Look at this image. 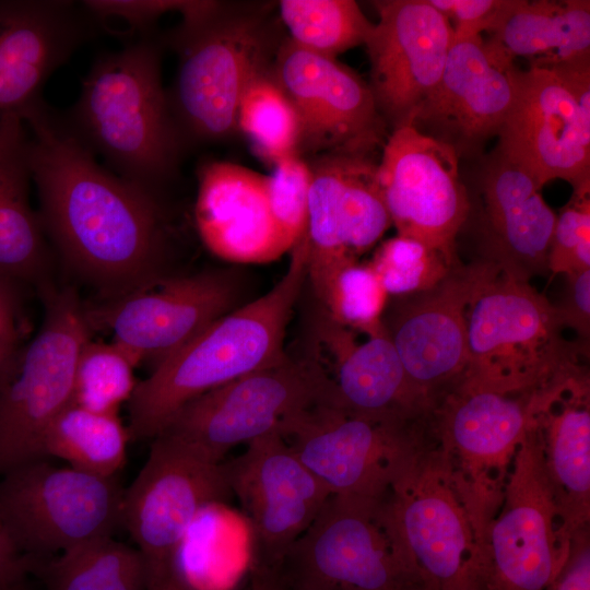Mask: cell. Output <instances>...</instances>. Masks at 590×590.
I'll list each match as a JSON object with an SVG mask.
<instances>
[{
	"mask_svg": "<svg viewBox=\"0 0 590 590\" xmlns=\"http://www.w3.org/2000/svg\"><path fill=\"white\" fill-rule=\"evenodd\" d=\"M27 161L45 235L68 267L116 298L166 278L163 200L102 166L46 104L23 118Z\"/></svg>",
	"mask_w": 590,
	"mask_h": 590,
	"instance_id": "6da1fadb",
	"label": "cell"
},
{
	"mask_svg": "<svg viewBox=\"0 0 590 590\" xmlns=\"http://www.w3.org/2000/svg\"><path fill=\"white\" fill-rule=\"evenodd\" d=\"M161 51L162 40L152 34L102 52L62 117L108 170L162 200L187 146L162 84Z\"/></svg>",
	"mask_w": 590,
	"mask_h": 590,
	"instance_id": "7a4b0ae2",
	"label": "cell"
},
{
	"mask_svg": "<svg viewBox=\"0 0 590 590\" xmlns=\"http://www.w3.org/2000/svg\"><path fill=\"white\" fill-rule=\"evenodd\" d=\"M282 279L264 295L211 322L138 381L128 402L131 440L153 439L188 402L283 362L286 327L307 280L300 237Z\"/></svg>",
	"mask_w": 590,
	"mask_h": 590,
	"instance_id": "3957f363",
	"label": "cell"
},
{
	"mask_svg": "<svg viewBox=\"0 0 590 590\" xmlns=\"http://www.w3.org/2000/svg\"><path fill=\"white\" fill-rule=\"evenodd\" d=\"M272 3L203 0L165 39L178 56L173 117L186 146L225 141L237 132L244 92L271 69L286 37Z\"/></svg>",
	"mask_w": 590,
	"mask_h": 590,
	"instance_id": "277c9868",
	"label": "cell"
},
{
	"mask_svg": "<svg viewBox=\"0 0 590 590\" xmlns=\"http://www.w3.org/2000/svg\"><path fill=\"white\" fill-rule=\"evenodd\" d=\"M465 309L468 365L460 381L504 392L547 388L586 373L578 342L562 337L553 304L530 281L482 259Z\"/></svg>",
	"mask_w": 590,
	"mask_h": 590,
	"instance_id": "5b68a950",
	"label": "cell"
},
{
	"mask_svg": "<svg viewBox=\"0 0 590 590\" xmlns=\"http://www.w3.org/2000/svg\"><path fill=\"white\" fill-rule=\"evenodd\" d=\"M569 380L527 392L459 381L432 409L436 447L445 458L480 547L496 515L515 457L536 414Z\"/></svg>",
	"mask_w": 590,
	"mask_h": 590,
	"instance_id": "8992f818",
	"label": "cell"
},
{
	"mask_svg": "<svg viewBox=\"0 0 590 590\" xmlns=\"http://www.w3.org/2000/svg\"><path fill=\"white\" fill-rule=\"evenodd\" d=\"M38 332L0 365V475L45 459L43 441L72 403L79 353L91 338L85 305L72 288L40 287Z\"/></svg>",
	"mask_w": 590,
	"mask_h": 590,
	"instance_id": "52a82bcc",
	"label": "cell"
},
{
	"mask_svg": "<svg viewBox=\"0 0 590 590\" xmlns=\"http://www.w3.org/2000/svg\"><path fill=\"white\" fill-rule=\"evenodd\" d=\"M282 437L331 495L381 499L435 445L432 411L370 415L328 400L300 414Z\"/></svg>",
	"mask_w": 590,
	"mask_h": 590,
	"instance_id": "ba28073f",
	"label": "cell"
},
{
	"mask_svg": "<svg viewBox=\"0 0 590 590\" xmlns=\"http://www.w3.org/2000/svg\"><path fill=\"white\" fill-rule=\"evenodd\" d=\"M286 590H422L381 499L330 495L273 570Z\"/></svg>",
	"mask_w": 590,
	"mask_h": 590,
	"instance_id": "9c48e42d",
	"label": "cell"
},
{
	"mask_svg": "<svg viewBox=\"0 0 590 590\" xmlns=\"http://www.w3.org/2000/svg\"><path fill=\"white\" fill-rule=\"evenodd\" d=\"M328 400H337L334 387L312 349L308 355H287L276 365L199 396L160 433L176 436L222 462L241 442L271 433L282 436L300 414Z\"/></svg>",
	"mask_w": 590,
	"mask_h": 590,
	"instance_id": "30bf717a",
	"label": "cell"
},
{
	"mask_svg": "<svg viewBox=\"0 0 590 590\" xmlns=\"http://www.w3.org/2000/svg\"><path fill=\"white\" fill-rule=\"evenodd\" d=\"M123 492L116 476L39 459L0 475V520L17 551L36 560L113 536Z\"/></svg>",
	"mask_w": 590,
	"mask_h": 590,
	"instance_id": "8fae6325",
	"label": "cell"
},
{
	"mask_svg": "<svg viewBox=\"0 0 590 590\" xmlns=\"http://www.w3.org/2000/svg\"><path fill=\"white\" fill-rule=\"evenodd\" d=\"M231 495L224 461L164 432L152 439L122 499V524L148 564L150 581L178 570L179 550L198 515Z\"/></svg>",
	"mask_w": 590,
	"mask_h": 590,
	"instance_id": "7c38bea8",
	"label": "cell"
},
{
	"mask_svg": "<svg viewBox=\"0 0 590 590\" xmlns=\"http://www.w3.org/2000/svg\"><path fill=\"white\" fill-rule=\"evenodd\" d=\"M381 505L428 589L480 588L475 532L436 442L394 482Z\"/></svg>",
	"mask_w": 590,
	"mask_h": 590,
	"instance_id": "4fadbf2b",
	"label": "cell"
},
{
	"mask_svg": "<svg viewBox=\"0 0 590 590\" xmlns=\"http://www.w3.org/2000/svg\"><path fill=\"white\" fill-rule=\"evenodd\" d=\"M568 553L558 535L534 420L480 545L477 583L482 590H548Z\"/></svg>",
	"mask_w": 590,
	"mask_h": 590,
	"instance_id": "5bb4252c",
	"label": "cell"
},
{
	"mask_svg": "<svg viewBox=\"0 0 590 590\" xmlns=\"http://www.w3.org/2000/svg\"><path fill=\"white\" fill-rule=\"evenodd\" d=\"M271 72L298 117L297 156L381 151L389 128L368 82L353 69L297 46L286 35Z\"/></svg>",
	"mask_w": 590,
	"mask_h": 590,
	"instance_id": "9a60e30c",
	"label": "cell"
},
{
	"mask_svg": "<svg viewBox=\"0 0 590 590\" xmlns=\"http://www.w3.org/2000/svg\"><path fill=\"white\" fill-rule=\"evenodd\" d=\"M457 154L413 126L392 130L378 161L381 196L397 235L459 264L456 240L471 214Z\"/></svg>",
	"mask_w": 590,
	"mask_h": 590,
	"instance_id": "2e32d148",
	"label": "cell"
},
{
	"mask_svg": "<svg viewBox=\"0 0 590 590\" xmlns=\"http://www.w3.org/2000/svg\"><path fill=\"white\" fill-rule=\"evenodd\" d=\"M238 275L209 270L166 276L129 294L85 306L91 330H107L114 342L153 368L211 322L236 309Z\"/></svg>",
	"mask_w": 590,
	"mask_h": 590,
	"instance_id": "e0dca14e",
	"label": "cell"
},
{
	"mask_svg": "<svg viewBox=\"0 0 590 590\" xmlns=\"http://www.w3.org/2000/svg\"><path fill=\"white\" fill-rule=\"evenodd\" d=\"M311 182L302 238L317 296L342 266L380 241L392 225L378 181V154L327 153L306 158Z\"/></svg>",
	"mask_w": 590,
	"mask_h": 590,
	"instance_id": "ac0fdd59",
	"label": "cell"
},
{
	"mask_svg": "<svg viewBox=\"0 0 590 590\" xmlns=\"http://www.w3.org/2000/svg\"><path fill=\"white\" fill-rule=\"evenodd\" d=\"M520 74L515 60L482 35L452 39L440 80L412 126L459 160H480L514 106Z\"/></svg>",
	"mask_w": 590,
	"mask_h": 590,
	"instance_id": "d6986e66",
	"label": "cell"
},
{
	"mask_svg": "<svg viewBox=\"0 0 590 590\" xmlns=\"http://www.w3.org/2000/svg\"><path fill=\"white\" fill-rule=\"evenodd\" d=\"M378 22L365 43L368 85L389 131L412 126L437 86L452 27L428 0H377Z\"/></svg>",
	"mask_w": 590,
	"mask_h": 590,
	"instance_id": "ffe728a7",
	"label": "cell"
},
{
	"mask_svg": "<svg viewBox=\"0 0 590 590\" xmlns=\"http://www.w3.org/2000/svg\"><path fill=\"white\" fill-rule=\"evenodd\" d=\"M224 467L252 529L255 566L274 570L331 494L279 433L249 441Z\"/></svg>",
	"mask_w": 590,
	"mask_h": 590,
	"instance_id": "44dd1931",
	"label": "cell"
},
{
	"mask_svg": "<svg viewBox=\"0 0 590 590\" xmlns=\"http://www.w3.org/2000/svg\"><path fill=\"white\" fill-rule=\"evenodd\" d=\"M472 282V264H459L432 290L392 297L382 317L410 384L433 406L468 365L465 309Z\"/></svg>",
	"mask_w": 590,
	"mask_h": 590,
	"instance_id": "7402d4cb",
	"label": "cell"
},
{
	"mask_svg": "<svg viewBox=\"0 0 590 590\" xmlns=\"http://www.w3.org/2000/svg\"><path fill=\"white\" fill-rule=\"evenodd\" d=\"M99 30L81 1L0 0V120L45 103L47 80Z\"/></svg>",
	"mask_w": 590,
	"mask_h": 590,
	"instance_id": "603a6c76",
	"label": "cell"
},
{
	"mask_svg": "<svg viewBox=\"0 0 590 590\" xmlns=\"http://www.w3.org/2000/svg\"><path fill=\"white\" fill-rule=\"evenodd\" d=\"M497 148L543 188L562 179L573 189L590 184V127L555 72L521 70L519 90Z\"/></svg>",
	"mask_w": 590,
	"mask_h": 590,
	"instance_id": "cb8c5ba5",
	"label": "cell"
},
{
	"mask_svg": "<svg viewBox=\"0 0 590 590\" xmlns=\"http://www.w3.org/2000/svg\"><path fill=\"white\" fill-rule=\"evenodd\" d=\"M194 222L214 256L235 263H267L291 251L272 213L268 176L213 161L198 172Z\"/></svg>",
	"mask_w": 590,
	"mask_h": 590,
	"instance_id": "d4e9b609",
	"label": "cell"
},
{
	"mask_svg": "<svg viewBox=\"0 0 590 590\" xmlns=\"http://www.w3.org/2000/svg\"><path fill=\"white\" fill-rule=\"evenodd\" d=\"M479 161L484 259L527 281L547 273L556 213L545 202L542 187L497 146Z\"/></svg>",
	"mask_w": 590,
	"mask_h": 590,
	"instance_id": "484cf974",
	"label": "cell"
},
{
	"mask_svg": "<svg viewBox=\"0 0 590 590\" xmlns=\"http://www.w3.org/2000/svg\"><path fill=\"white\" fill-rule=\"evenodd\" d=\"M314 347L327 370L339 404L370 415H422L433 405L410 384L386 331L357 342L355 332L335 322L321 307L314 321Z\"/></svg>",
	"mask_w": 590,
	"mask_h": 590,
	"instance_id": "4316f807",
	"label": "cell"
},
{
	"mask_svg": "<svg viewBox=\"0 0 590 590\" xmlns=\"http://www.w3.org/2000/svg\"><path fill=\"white\" fill-rule=\"evenodd\" d=\"M560 542L590 527V382L575 379L535 416Z\"/></svg>",
	"mask_w": 590,
	"mask_h": 590,
	"instance_id": "83f0119b",
	"label": "cell"
},
{
	"mask_svg": "<svg viewBox=\"0 0 590 590\" xmlns=\"http://www.w3.org/2000/svg\"><path fill=\"white\" fill-rule=\"evenodd\" d=\"M489 34V42L529 67L590 59V1L510 0Z\"/></svg>",
	"mask_w": 590,
	"mask_h": 590,
	"instance_id": "f1b7e54d",
	"label": "cell"
},
{
	"mask_svg": "<svg viewBox=\"0 0 590 590\" xmlns=\"http://www.w3.org/2000/svg\"><path fill=\"white\" fill-rule=\"evenodd\" d=\"M129 440L128 428L118 414L94 412L71 403L47 429L43 453L80 471L113 477L126 463Z\"/></svg>",
	"mask_w": 590,
	"mask_h": 590,
	"instance_id": "f546056e",
	"label": "cell"
},
{
	"mask_svg": "<svg viewBox=\"0 0 590 590\" xmlns=\"http://www.w3.org/2000/svg\"><path fill=\"white\" fill-rule=\"evenodd\" d=\"M47 590H146L148 564L137 547L99 538L74 546L46 567Z\"/></svg>",
	"mask_w": 590,
	"mask_h": 590,
	"instance_id": "4dcf8cb0",
	"label": "cell"
},
{
	"mask_svg": "<svg viewBox=\"0 0 590 590\" xmlns=\"http://www.w3.org/2000/svg\"><path fill=\"white\" fill-rule=\"evenodd\" d=\"M276 8L294 44L330 58L365 45L375 24L353 0H282Z\"/></svg>",
	"mask_w": 590,
	"mask_h": 590,
	"instance_id": "1f68e13d",
	"label": "cell"
},
{
	"mask_svg": "<svg viewBox=\"0 0 590 590\" xmlns=\"http://www.w3.org/2000/svg\"><path fill=\"white\" fill-rule=\"evenodd\" d=\"M237 131L269 165L297 155L298 117L271 69L255 78L244 92L237 110Z\"/></svg>",
	"mask_w": 590,
	"mask_h": 590,
	"instance_id": "d6a6232c",
	"label": "cell"
},
{
	"mask_svg": "<svg viewBox=\"0 0 590 590\" xmlns=\"http://www.w3.org/2000/svg\"><path fill=\"white\" fill-rule=\"evenodd\" d=\"M138 366L135 357L118 343L90 338L78 356L72 403L94 412L118 414L138 385Z\"/></svg>",
	"mask_w": 590,
	"mask_h": 590,
	"instance_id": "836d02e7",
	"label": "cell"
},
{
	"mask_svg": "<svg viewBox=\"0 0 590 590\" xmlns=\"http://www.w3.org/2000/svg\"><path fill=\"white\" fill-rule=\"evenodd\" d=\"M316 298L335 322L354 332L371 337L385 328L382 317L389 295L367 262L342 266Z\"/></svg>",
	"mask_w": 590,
	"mask_h": 590,
	"instance_id": "e575fe53",
	"label": "cell"
},
{
	"mask_svg": "<svg viewBox=\"0 0 590 590\" xmlns=\"http://www.w3.org/2000/svg\"><path fill=\"white\" fill-rule=\"evenodd\" d=\"M28 190L22 189L0 202V272L42 287L47 284L48 250Z\"/></svg>",
	"mask_w": 590,
	"mask_h": 590,
	"instance_id": "d590c367",
	"label": "cell"
},
{
	"mask_svg": "<svg viewBox=\"0 0 590 590\" xmlns=\"http://www.w3.org/2000/svg\"><path fill=\"white\" fill-rule=\"evenodd\" d=\"M367 263L389 297L432 290L461 264H452L439 251L399 235L381 241Z\"/></svg>",
	"mask_w": 590,
	"mask_h": 590,
	"instance_id": "8d00e7d4",
	"label": "cell"
},
{
	"mask_svg": "<svg viewBox=\"0 0 590 590\" xmlns=\"http://www.w3.org/2000/svg\"><path fill=\"white\" fill-rule=\"evenodd\" d=\"M590 269V184L573 189L569 202L556 214L547 257L553 274Z\"/></svg>",
	"mask_w": 590,
	"mask_h": 590,
	"instance_id": "74e56055",
	"label": "cell"
},
{
	"mask_svg": "<svg viewBox=\"0 0 590 590\" xmlns=\"http://www.w3.org/2000/svg\"><path fill=\"white\" fill-rule=\"evenodd\" d=\"M274 220L291 248L305 231L311 172L307 160L291 155L274 165L268 176Z\"/></svg>",
	"mask_w": 590,
	"mask_h": 590,
	"instance_id": "f35d334b",
	"label": "cell"
},
{
	"mask_svg": "<svg viewBox=\"0 0 590 590\" xmlns=\"http://www.w3.org/2000/svg\"><path fill=\"white\" fill-rule=\"evenodd\" d=\"M86 11L104 30L109 20L119 19L127 23L123 36L152 35L154 24L167 12L177 11L184 16L196 4L194 0H84Z\"/></svg>",
	"mask_w": 590,
	"mask_h": 590,
	"instance_id": "ab89813d",
	"label": "cell"
},
{
	"mask_svg": "<svg viewBox=\"0 0 590 590\" xmlns=\"http://www.w3.org/2000/svg\"><path fill=\"white\" fill-rule=\"evenodd\" d=\"M27 145V129L20 117L9 116L0 120V202L30 188Z\"/></svg>",
	"mask_w": 590,
	"mask_h": 590,
	"instance_id": "60d3db41",
	"label": "cell"
},
{
	"mask_svg": "<svg viewBox=\"0 0 590 590\" xmlns=\"http://www.w3.org/2000/svg\"><path fill=\"white\" fill-rule=\"evenodd\" d=\"M447 17L452 39L491 33L502 20L510 0H428Z\"/></svg>",
	"mask_w": 590,
	"mask_h": 590,
	"instance_id": "b9f144b4",
	"label": "cell"
},
{
	"mask_svg": "<svg viewBox=\"0 0 590 590\" xmlns=\"http://www.w3.org/2000/svg\"><path fill=\"white\" fill-rule=\"evenodd\" d=\"M566 276V286L559 304H553L562 329H573L578 343L589 351L590 340V269Z\"/></svg>",
	"mask_w": 590,
	"mask_h": 590,
	"instance_id": "7bdbcfd3",
	"label": "cell"
},
{
	"mask_svg": "<svg viewBox=\"0 0 590 590\" xmlns=\"http://www.w3.org/2000/svg\"><path fill=\"white\" fill-rule=\"evenodd\" d=\"M21 284L0 272V365L23 345Z\"/></svg>",
	"mask_w": 590,
	"mask_h": 590,
	"instance_id": "ee69618b",
	"label": "cell"
},
{
	"mask_svg": "<svg viewBox=\"0 0 590 590\" xmlns=\"http://www.w3.org/2000/svg\"><path fill=\"white\" fill-rule=\"evenodd\" d=\"M548 590H590V527L571 538L567 559Z\"/></svg>",
	"mask_w": 590,
	"mask_h": 590,
	"instance_id": "f6af8a7d",
	"label": "cell"
},
{
	"mask_svg": "<svg viewBox=\"0 0 590 590\" xmlns=\"http://www.w3.org/2000/svg\"><path fill=\"white\" fill-rule=\"evenodd\" d=\"M35 564L17 551L0 520V590H16Z\"/></svg>",
	"mask_w": 590,
	"mask_h": 590,
	"instance_id": "bcb514c9",
	"label": "cell"
},
{
	"mask_svg": "<svg viewBox=\"0 0 590 590\" xmlns=\"http://www.w3.org/2000/svg\"><path fill=\"white\" fill-rule=\"evenodd\" d=\"M251 590H286L275 573L271 569L255 566L251 578Z\"/></svg>",
	"mask_w": 590,
	"mask_h": 590,
	"instance_id": "7dc6e473",
	"label": "cell"
},
{
	"mask_svg": "<svg viewBox=\"0 0 590 590\" xmlns=\"http://www.w3.org/2000/svg\"><path fill=\"white\" fill-rule=\"evenodd\" d=\"M146 590H190L179 570L150 581Z\"/></svg>",
	"mask_w": 590,
	"mask_h": 590,
	"instance_id": "c3c4849f",
	"label": "cell"
},
{
	"mask_svg": "<svg viewBox=\"0 0 590 590\" xmlns=\"http://www.w3.org/2000/svg\"><path fill=\"white\" fill-rule=\"evenodd\" d=\"M422 590H432V589L425 588V589H422ZM468 590H482V589L481 588H472V589H468Z\"/></svg>",
	"mask_w": 590,
	"mask_h": 590,
	"instance_id": "681fc988",
	"label": "cell"
}]
</instances>
